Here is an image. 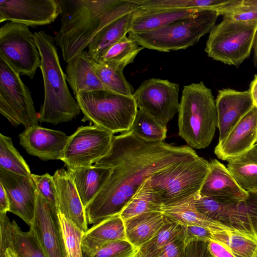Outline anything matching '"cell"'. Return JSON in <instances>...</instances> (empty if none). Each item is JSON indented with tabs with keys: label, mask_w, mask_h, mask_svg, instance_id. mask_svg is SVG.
Segmentation results:
<instances>
[{
	"label": "cell",
	"mask_w": 257,
	"mask_h": 257,
	"mask_svg": "<svg viewBox=\"0 0 257 257\" xmlns=\"http://www.w3.org/2000/svg\"><path fill=\"white\" fill-rule=\"evenodd\" d=\"M191 148L145 141L129 131L113 136L108 153L94 166L111 168L107 180L85 207L88 224L120 214L143 183L157 173L197 156Z\"/></svg>",
	"instance_id": "6da1fadb"
},
{
	"label": "cell",
	"mask_w": 257,
	"mask_h": 257,
	"mask_svg": "<svg viewBox=\"0 0 257 257\" xmlns=\"http://www.w3.org/2000/svg\"><path fill=\"white\" fill-rule=\"evenodd\" d=\"M61 26L54 37L64 61L82 53L107 25L140 8L139 0H58Z\"/></svg>",
	"instance_id": "7a4b0ae2"
},
{
	"label": "cell",
	"mask_w": 257,
	"mask_h": 257,
	"mask_svg": "<svg viewBox=\"0 0 257 257\" xmlns=\"http://www.w3.org/2000/svg\"><path fill=\"white\" fill-rule=\"evenodd\" d=\"M34 38L41 55L40 68L44 87V100L38 120L53 124L71 120L81 110L66 83L54 38L43 31L35 32Z\"/></svg>",
	"instance_id": "3957f363"
},
{
	"label": "cell",
	"mask_w": 257,
	"mask_h": 257,
	"mask_svg": "<svg viewBox=\"0 0 257 257\" xmlns=\"http://www.w3.org/2000/svg\"><path fill=\"white\" fill-rule=\"evenodd\" d=\"M178 124L179 136L192 149H204L211 143L217 127L215 100L202 81L184 87Z\"/></svg>",
	"instance_id": "277c9868"
},
{
	"label": "cell",
	"mask_w": 257,
	"mask_h": 257,
	"mask_svg": "<svg viewBox=\"0 0 257 257\" xmlns=\"http://www.w3.org/2000/svg\"><path fill=\"white\" fill-rule=\"evenodd\" d=\"M218 16L215 11L201 10L158 29L141 33H128V37L144 48L164 52L185 49L210 33Z\"/></svg>",
	"instance_id": "5b68a950"
},
{
	"label": "cell",
	"mask_w": 257,
	"mask_h": 257,
	"mask_svg": "<svg viewBox=\"0 0 257 257\" xmlns=\"http://www.w3.org/2000/svg\"><path fill=\"white\" fill-rule=\"evenodd\" d=\"M75 98L83 114L82 121H89L113 134L130 131L138 110L133 96L81 91Z\"/></svg>",
	"instance_id": "8992f818"
},
{
	"label": "cell",
	"mask_w": 257,
	"mask_h": 257,
	"mask_svg": "<svg viewBox=\"0 0 257 257\" xmlns=\"http://www.w3.org/2000/svg\"><path fill=\"white\" fill-rule=\"evenodd\" d=\"M209 168V162L198 155L154 174L150 184L162 205L178 203L199 195Z\"/></svg>",
	"instance_id": "52a82bcc"
},
{
	"label": "cell",
	"mask_w": 257,
	"mask_h": 257,
	"mask_svg": "<svg viewBox=\"0 0 257 257\" xmlns=\"http://www.w3.org/2000/svg\"><path fill=\"white\" fill-rule=\"evenodd\" d=\"M257 30V21L226 18L209 33L205 51L209 57L238 67L249 57Z\"/></svg>",
	"instance_id": "ba28073f"
},
{
	"label": "cell",
	"mask_w": 257,
	"mask_h": 257,
	"mask_svg": "<svg viewBox=\"0 0 257 257\" xmlns=\"http://www.w3.org/2000/svg\"><path fill=\"white\" fill-rule=\"evenodd\" d=\"M249 193L244 200L199 195L193 204L207 218L257 240V194Z\"/></svg>",
	"instance_id": "9c48e42d"
},
{
	"label": "cell",
	"mask_w": 257,
	"mask_h": 257,
	"mask_svg": "<svg viewBox=\"0 0 257 257\" xmlns=\"http://www.w3.org/2000/svg\"><path fill=\"white\" fill-rule=\"evenodd\" d=\"M0 112L14 126L38 125L31 93L20 73L0 55Z\"/></svg>",
	"instance_id": "30bf717a"
},
{
	"label": "cell",
	"mask_w": 257,
	"mask_h": 257,
	"mask_svg": "<svg viewBox=\"0 0 257 257\" xmlns=\"http://www.w3.org/2000/svg\"><path fill=\"white\" fill-rule=\"evenodd\" d=\"M0 55L20 73L33 79L41 63L34 34L29 27L7 22L0 28Z\"/></svg>",
	"instance_id": "8fae6325"
},
{
	"label": "cell",
	"mask_w": 257,
	"mask_h": 257,
	"mask_svg": "<svg viewBox=\"0 0 257 257\" xmlns=\"http://www.w3.org/2000/svg\"><path fill=\"white\" fill-rule=\"evenodd\" d=\"M113 136L94 125L81 126L69 136L61 160L68 169L91 167L108 153Z\"/></svg>",
	"instance_id": "7c38bea8"
},
{
	"label": "cell",
	"mask_w": 257,
	"mask_h": 257,
	"mask_svg": "<svg viewBox=\"0 0 257 257\" xmlns=\"http://www.w3.org/2000/svg\"><path fill=\"white\" fill-rule=\"evenodd\" d=\"M179 84L152 78L144 81L134 92L139 109L146 111L165 126L178 112Z\"/></svg>",
	"instance_id": "4fadbf2b"
},
{
	"label": "cell",
	"mask_w": 257,
	"mask_h": 257,
	"mask_svg": "<svg viewBox=\"0 0 257 257\" xmlns=\"http://www.w3.org/2000/svg\"><path fill=\"white\" fill-rule=\"evenodd\" d=\"M47 257H68L57 208L37 190L34 218L30 225Z\"/></svg>",
	"instance_id": "5bb4252c"
},
{
	"label": "cell",
	"mask_w": 257,
	"mask_h": 257,
	"mask_svg": "<svg viewBox=\"0 0 257 257\" xmlns=\"http://www.w3.org/2000/svg\"><path fill=\"white\" fill-rule=\"evenodd\" d=\"M59 15L58 0L0 1V23L9 21L35 27L51 24Z\"/></svg>",
	"instance_id": "9a60e30c"
},
{
	"label": "cell",
	"mask_w": 257,
	"mask_h": 257,
	"mask_svg": "<svg viewBox=\"0 0 257 257\" xmlns=\"http://www.w3.org/2000/svg\"><path fill=\"white\" fill-rule=\"evenodd\" d=\"M0 183L7 195L9 211L22 219L29 226L34 218L37 189L31 178L0 167Z\"/></svg>",
	"instance_id": "2e32d148"
},
{
	"label": "cell",
	"mask_w": 257,
	"mask_h": 257,
	"mask_svg": "<svg viewBox=\"0 0 257 257\" xmlns=\"http://www.w3.org/2000/svg\"><path fill=\"white\" fill-rule=\"evenodd\" d=\"M69 138L63 132L39 125L25 129L19 135L20 145L26 152L43 161L61 160Z\"/></svg>",
	"instance_id": "e0dca14e"
},
{
	"label": "cell",
	"mask_w": 257,
	"mask_h": 257,
	"mask_svg": "<svg viewBox=\"0 0 257 257\" xmlns=\"http://www.w3.org/2000/svg\"><path fill=\"white\" fill-rule=\"evenodd\" d=\"M257 143V107H253L239 120L214 149L216 156L228 161L252 149Z\"/></svg>",
	"instance_id": "ac0fdd59"
},
{
	"label": "cell",
	"mask_w": 257,
	"mask_h": 257,
	"mask_svg": "<svg viewBox=\"0 0 257 257\" xmlns=\"http://www.w3.org/2000/svg\"><path fill=\"white\" fill-rule=\"evenodd\" d=\"M215 105L219 142L224 139L254 104L249 89L240 91L223 88L218 90Z\"/></svg>",
	"instance_id": "d6986e66"
},
{
	"label": "cell",
	"mask_w": 257,
	"mask_h": 257,
	"mask_svg": "<svg viewBox=\"0 0 257 257\" xmlns=\"http://www.w3.org/2000/svg\"><path fill=\"white\" fill-rule=\"evenodd\" d=\"M0 257H6L8 247L19 257H47L33 228L23 231L14 220L10 221L7 213H0Z\"/></svg>",
	"instance_id": "ffe728a7"
},
{
	"label": "cell",
	"mask_w": 257,
	"mask_h": 257,
	"mask_svg": "<svg viewBox=\"0 0 257 257\" xmlns=\"http://www.w3.org/2000/svg\"><path fill=\"white\" fill-rule=\"evenodd\" d=\"M57 197L58 213L71 220L84 232L88 228L85 208L67 171L57 170L53 175Z\"/></svg>",
	"instance_id": "44dd1931"
},
{
	"label": "cell",
	"mask_w": 257,
	"mask_h": 257,
	"mask_svg": "<svg viewBox=\"0 0 257 257\" xmlns=\"http://www.w3.org/2000/svg\"><path fill=\"white\" fill-rule=\"evenodd\" d=\"M208 174L201 187L199 195L222 198L246 199L249 193L237 183L230 172L216 159L209 162Z\"/></svg>",
	"instance_id": "7402d4cb"
},
{
	"label": "cell",
	"mask_w": 257,
	"mask_h": 257,
	"mask_svg": "<svg viewBox=\"0 0 257 257\" xmlns=\"http://www.w3.org/2000/svg\"><path fill=\"white\" fill-rule=\"evenodd\" d=\"M127 240L124 223L120 214L94 224L84 232L82 241L83 257H88L105 244Z\"/></svg>",
	"instance_id": "603a6c76"
},
{
	"label": "cell",
	"mask_w": 257,
	"mask_h": 257,
	"mask_svg": "<svg viewBox=\"0 0 257 257\" xmlns=\"http://www.w3.org/2000/svg\"><path fill=\"white\" fill-rule=\"evenodd\" d=\"M65 74L66 81L75 96L81 91L112 92L103 84L95 72L86 51L67 63Z\"/></svg>",
	"instance_id": "cb8c5ba5"
},
{
	"label": "cell",
	"mask_w": 257,
	"mask_h": 257,
	"mask_svg": "<svg viewBox=\"0 0 257 257\" xmlns=\"http://www.w3.org/2000/svg\"><path fill=\"white\" fill-rule=\"evenodd\" d=\"M194 198L176 203L162 205L160 211L168 219L177 222L182 226H199L214 231L240 233L210 219L201 213L193 204Z\"/></svg>",
	"instance_id": "d4e9b609"
},
{
	"label": "cell",
	"mask_w": 257,
	"mask_h": 257,
	"mask_svg": "<svg viewBox=\"0 0 257 257\" xmlns=\"http://www.w3.org/2000/svg\"><path fill=\"white\" fill-rule=\"evenodd\" d=\"M200 11L201 10L139 8L134 13L129 33H141L158 29L191 16Z\"/></svg>",
	"instance_id": "484cf974"
},
{
	"label": "cell",
	"mask_w": 257,
	"mask_h": 257,
	"mask_svg": "<svg viewBox=\"0 0 257 257\" xmlns=\"http://www.w3.org/2000/svg\"><path fill=\"white\" fill-rule=\"evenodd\" d=\"M166 219L161 211H157L144 213L124 220L127 240L140 248L156 235Z\"/></svg>",
	"instance_id": "4316f807"
},
{
	"label": "cell",
	"mask_w": 257,
	"mask_h": 257,
	"mask_svg": "<svg viewBox=\"0 0 257 257\" xmlns=\"http://www.w3.org/2000/svg\"><path fill=\"white\" fill-rule=\"evenodd\" d=\"M112 169L92 166L76 169H67L82 203L85 207L95 197L108 178Z\"/></svg>",
	"instance_id": "83f0119b"
},
{
	"label": "cell",
	"mask_w": 257,
	"mask_h": 257,
	"mask_svg": "<svg viewBox=\"0 0 257 257\" xmlns=\"http://www.w3.org/2000/svg\"><path fill=\"white\" fill-rule=\"evenodd\" d=\"M227 168L238 185L248 193L257 194V148L228 161Z\"/></svg>",
	"instance_id": "f1b7e54d"
},
{
	"label": "cell",
	"mask_w": 257,
	"mask_h": 257,
	"mask_svg": "<svg viewBox=\"0 0 257 257\" xmlns=\"http://www.w3.org/2000/svg\"><path fill=\"white\" fill-rule=\"evenodd\" d=\"M134 12L118 18L96 34L87 47V53L91 60L96 62L106 49L126 36L130 31Z\"/></svg>",
	"instance_id": "f546056e"
},
{
	"label": "cell",
	"mask_w": 257,
	"mask_h": 257,
	"mask_svg": "<svg viewBox=\"0 0 257 257\" xmlns=\"http://www.w3.org/2000/svg\"><path fill=\"white\" fill-rule=\"evenodd\" d=\"M162 205L161 199L151 187L149 178L129 200L120 216L124 221L144 213L161 211Z\"/></svg>",
	"instance_id": "4dcf8cb0"
},
{
	"label": "cell",
	"mask_w": 257,
	"mask_h": 257,
	"mask_svg": "<svg viewBox=\"0 0 257 257\" xmlns=\"http://www.w3.org/2000/svg\"><path fill=\"white\" fill-rule=\"evenodd\" d=\"M143 49L135 40L126 36L106 49L95 62L124 69L134 61Z\"/></svg>",
	"instance_id": "1f68e13d"
},
{
	"label": "cell",
	"mask_w": 257,
	"mask_h": 257,
	"mask_svg": "<svg viewBox=\"0 0 257 257\" xmlns=\"http://www.w3.org/2000/svg\"><path fill=\"white\" fill-rule=\"evenodd\" d=\"M184 238L181 225L167 218L164 225L156 235L139 248L141 257H157L171 242Z\"/></svg>",
	"instance_id": "d6a6232c"
},
{
	"label": "cell",
	"mask_w": 257,
	"mask_h": 257,
	"mask_svg": "<svg viewBox=\"0 0 257 257\" xmlns=\"http://www.w3.org/2000/svg\"><path fill=\"white\" fill-rule=\"evenodd\" d=\"M145 10L183 9L216 11L231 0H139Z\"/></svg>",
	"instance_id": "836d02e7"
},
{
	"label": "cell",
	"mask_w": 257,
	"mask_h": 257,
	"mask_svg": "<svg viewBox=\"0 0 257 257\" xmlns=\"http://www.w3.org/2000/svg\"><path fill=\"white\" fill-rule=\"evenodd\" d=\"M91 62L101 82L110 91L126 96H133L134 89L125 78L123 68L96 63L91 60Z\"/></svg>",
	"instance_id": "e575fe53"
},
{
	"label": "cell",
	"mask_w": 257,
	"mask_h": 257,
	"mask_svg": "<svg viewBox=\"0 0 257 257\" xmlns=\"http://www.w3.org/2000/svg\"><path fill=\"white\" fill-rule=\"evenodd\" d=\"M130 131L146 141L164 142L167 128L146 111L139 109Z\"/></svg>",
	"instance_id": "d590c367"
},
{
	"label": "cell",
	"mask_w": 257,
	"mask_h": 257,
	"mask_svg": "<svg viewBox=\"0 0 257 257\" xmlns=\"http://www.w3.org/2000/svg\"><path fill=\"white\" fill-rule=\"evenodd\" d=\"M214 241L226 245L235 257H257V240L241 233L214 231Z\"/></svg>",
	"instance_id": "8d00e7d4"
},
{
	"label": "cell",
	"mask_w": 257,
	"mask_h": 257,
	"mask_svg": "<svg viewBox=\"0 0 257 257\" xmlns=\"http://www.w3.org/2000/svg\"><path fill=\"white\" fill-rule=\"evenodd\" d=\"M0 167L27 177L31 173L26 161L13 145L9 137L0 134Z\"/></svg>",
	"instance_id": "74e56055"
},
{
	"label": "cell",
	"mask_w": 257,
	"mask_h": 257,
	"mask_svg": "<svg viewBox=\"0 0 257 257\" xmlns=\"http://www.w3.org/2000/svg\"><path fill=\"white\" fill-rule=\"evenodd\" d=\"M219 16L235 21H257V0H231L215 11Z\"/></svg>",
	"instance_id": "f35d334b"
},
{
	"label": "cell",
	"mask_w": 257,
	"mask_h": 257,
	"mask_svg": "<svg viewBox=\"0 0 257 257\" xmlns=\"http://www.w3.org/2000/svg\"><path fill=\"white\" fill-rule=\"evenodd\" d=\"M68 257H83L82 241L84 233L71 220L58 213Z\"/></svg>",
	"instance_id": "ab89813d"
},
{
	"label": "cell",
	"mask_w": 257,
	"mask_h": 257,
	"mask_svg": "<svg viewBox=\"0 0 257 257\" xmlns=\"http://www.w3.org/2000/svg\"><path fill=\"white\" fill-rule=\"evenodd\" d=\"M139 248L127 240L109 242L88 257H137Z\"/></svg>",
	"instance_id": "60d3db41"
},
{
	"label": "cell",
	"mask_w": 257,
	"mask_h": 257,
	"mask_svg": "<svg viewBox=\"0 0 257 257\" xmlns=\"http://www.w3.org/2000/svg\"><path fill=\"white\" fill-rule=\"evenodd\" d=\"M31 177L40 194L57 208V192L53 176L49 173L42 175L32 174Z\"/></svg>",
	"instance_id": "b9f144b4"
},
{
	"label": "cell",
	"mask_w": 257,
	"mask_h": 257,
	"mask_svg": "<svg viewBox=\"0 0 257 257\" xmlns=\"http://www.w3.org/2000/svg\"><path fill=\"white\" fill-rule=\"evenodd\" d=\"M184 241L187 245L194 241L208 242L214 241L213 232L208 228L199 226H182Z\"/></svg>",
	"instance_id": "7bdbcfd3"
},
{
	"label": "cell",
	"mask_w": 257,
	"mask_h": 257,
	"mask_svg": "<svg viewBox=\"0 0 257 257\" xmlns=\"http://www.w3.org/2000/svg\"><path fill=\"white\" fill-rule=\"evenodd\" d=\"M186 246L183 238L176 240L166 246L157 257H185Z\"/></svg>",
	"instance_id": "ee69618b"
},
{
	"label": "cell",
	"mask_w": 257,
	"mask_h": 257,
	"mask_svg": "<svg viewBox=\"0 0 257 257\" xmlns=\"http://www.w3.org/2000/svg\"><path fill=\"white\" fill-rule=\"evenodd\" d=\"M207 243L202 241L189 243L186 247L185 257H213L208 250Z\"/></svg>",
	"instance_id": "f6af8a7d"
},
{
	"label": "cell",
	"mask_w": 257,
	"mask_h": 257,
	"mask_svg": "<svg viewBox=\"0 0 257 257\" xmlns=\"http://www.w3.org/2000/svg\"><path fill=\"white\" fill-rule=\"evenodd\" d=\"M207 248L213 257H235L226 245L218 241L208 242Z\"/></svg>",
	"instance_id": "bcb514c9"
},
{
	"label": "cell",
	"mask_w": 257,
	"mask_h": 257,
	"mask_svg": "<svg viewBox=\"0 0 257 257\" xmlns=\"http://www.w3.org/2000/svg\"><path fill=\"white\" fill-rule=\"evenodd\" d=\"M10 205L6 192L0 183V213L9 211Z\"/></svg>",
	"instance_id": "7dc6e473"
},
{
	"label": "cell",
	"mask_w": 257,
	"mask_h": 257,
	"mask_svg": "<svg viewBox=\"0 0 257 257\" xmlns=\"http://www.w3.org/2000/svg\"><path fill=\"white\" fill-rule=\"evenodd\" d=\"M248 89L250 92L254 105L257 107V74L254 75Z\"/></svg>",
	"instance_id": "c3c4849f"
},
{
	"label": "cell",
	"mask_w": 257,
	"mask_h": 257,
	"mask_svg": "<svg viewBox=\"0 0 257 257\" xmlns=\"http://www.w3.org/2000/svg\"><path fill=\"white\" fill-rule=\"evenodd\" d=\"M252 48L253 49V62L254 67L257 68V30L254 37Z\"/></svg>",
	"instance_id": "681fc988"
},
{
	"label": "cell",
	"mask_w": 257,
	"mask_h": 257,
	"mask_svg": "<svg viewBox=\"0 0 257 257\" xmlns=\"http://www.w3.org/2000/svg\"><path fill=\"white\" fill-rule=\"evenodd\" d=\"M6 257H19L17 254L11 248L6 249Z\"/></svg>",
	"instance_id": "f907efd6"
},
{
	"label": "cell",
	"mask_w": 257,
	"mask_h": 257,
	"mask_svg": "<svg viewBox=\"0 0 257 257\" xmlns=\"http://www.w3.org/2000/svg\"><path fill=\"white\" fill-rule=\"evenodd\" d=\"M137 257H141V256H140V255H139V253H138V255H137Z\"/></svg>",
	"instance_id": "816d5d0a"
},
{
	"label": "cell",
	"mask_w": 257,
	"mask_h": 257,
	"mask_svg": "<svg viewBox=\"0 0 257 257\" xmlns=\"http://www.w3.org/2000/svg\"><path fill=\"white\" fill-rule=\"evenodd\" d=\"M255 146L256 147V148H257V143L256 144H255Z\"/></svg>",
	"instance_id": "f5cc1de1"
},
{
	"label": "cell",
	"mask_w": 257,
	"mask_h": 257,
	"mask_svg": "<svg viewBox=\"0 0 257 257\" xmlns=\"http://www.w3.org/2000/svg\"></svg>",
	"instance_id": "db71d44e"
}]
</instances>
